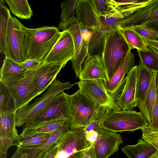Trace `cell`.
<instances>
[{
	"instance_id": "obj_39",
	"label": "cell",
	"mask_w": 158,
	"mask_h": 158,
	"mask_svg": "<svg viewBox=\"0 0 158 158\" xmlns=\"http://www.w3.org/2000/svg\"><path fill=\"white\" fill-rule=\"evenodd\" d=\"M128 29L135 31L145 39H158V32L149 28L141 26Z\"/></svg>"
},
{
	"instance_id": "obj_28",
	"label": "cell",
	"mask_w": 158,
	"mask_h": 158,
	"mask_svg": "<svg viewBox=\"0 0 158 158\" xmlns=\"http://www.w3.org/2000/svg\"><path fill=\"white\" fill-rule=\"evenodd\" d=\"M158 72L154 71L147 89L145 100L139 108L148 124L151 120L156 94V77Z\"/></svg>"
},
{
	"instance_id": "obj_30",
	"label": "cell",
	"mask_w": 158,
	"mask_h": 158,
	"mask_svg": "<svg viewBox=\"0 0 158 158\" xmlns=\"http://www.w3.org/2000/svg\"><path fill=\"white\" fill-rule=\"evenodd\" d=\"M119 29L131 50L136 49L145 52L149 51L146 39L137 32L131 29Z\"/></svg>"
},
{
	"instance_id": "obj_5",
	"label": "cell",
	"mask_w": 158,
	"mask_h": 158,
	"mask_svg": "<svg viewBox=\"0 0 158 158\" xmlns=\"http://www.w3.org/2000/svg\"><path fill=\"white\" fill-rule=\"evenodd\" d=\"M148 123L142 114L134 110H111L103 119L102 128L115 132L134 131L147 127Z\"/></svg>"
},
{
	"instance_id": "obj_12",
	"label": "cell",
	"mask_w": 158,
	"mask_h": 158,
	"mask_svg": "<svg viewBox=\"0 0 158 158\" xmlns=\"http://www.w3.org/2000/svg\"><path fill=\"white\" fill-rule=\"evenodd\" d=\"M158 19V0H150L146 5L128 16L124 17L117 26L119 29L142 26Z\"/></svg>"
},
{
	"instance_id": "obj_2",
	"label": "cell",
	"mask_w": 158,
	"mask_h": 158,
	"mask_svg": "<svg viewBox=\"0 0 158 158\" xmlns=\"http://www.w3.org/2000/svg\"><path fill=\"white\" fill-rule=\"evenodd\" d=\"M130 50L118 28L107 33L102 57L107 81L113 76Z\"/></svg>"
},
{
	"instance_id": "obj_46",
	"label": "cell",
	"mask_w": 158,
	"mask_h": 158,
	"mask_svg": "<svg viewBox=\"0 0 158 158\" xmlns=\"http://www.w3.org/2000/svg\"><path fill=\"white\" fill-rule=\"evenodd\" d=\"M148 47L151 51L158 58V50L150 46Z\"/></svg>"
},
{
	"instance_id": "obj_19",
	"label": "cell",
	"mask_w": 158,
	"mask_h": 158,
	"mask_svg": "<svg viewBox=\"0 0 158 158\" xmlns=\"http://www.w3.org/2000/svg\"><path fill=\"white\" fill-rule=\"evenodd\" d=\"M70 127L69 122H67L63 126L52 132L48 140L43 146L30 150L17 149L11 158H46L48 152L52 146L69 130Z\"/></svg>"
},
{
	"instance_id": "obj_24",
	"label": "cell",
	"mask_w": 158,
	"mask_h": 158,
	"mask_svg": "<svg viewBox=\"0 0 158 158\" xmlns=\"http://www.w3.org/2000/svg\"><path fill=\"white\" fill-rule=\"evenodd\" d=\"M138 75L136 83V100L139 107L144 102L146 94L154 71L148 69L140 59L138 65Z\"/></svg>"
},
{
	"instance_id": "obj_11",
	"label": "cell",
	"mask_w": 158,
	"mask_h": 158,
	"mask_svg": "<svg viewBox=\"0 0 158 158\" xmlns=\"http://www.w3.org/2000/svg\"><path fill=\"white\" fill-rule=\"evenodd\" d=\"M69 95L63 92L56 96L33 121L24 125L55 118L61 115L64 116L70 122L72 114Z\"/></svg>"
},
{
	"instance_id": "obj_38",
	"label": "cell",
	"mask_w": 158,
	"mask_h": 158,
	"mask_svg": "<svg viewBox=\"0 0 158 158\" xmlns=\"http://www.w3.org/2000/svg\"><path fill=\"white\" fill-rule=\"evenodd\" d=\"M142 138L147 141L158 151V131H152L147 127L141 129Z\"/></svg>"
},
{
	"instance_id": "obj_45",
	"label": "cell",
	"mask_w": 158,
	"mask_h": 158,
	"mask_svg": "<svg viewBox=\"0 0 158 158\" xmlns=\"http://www.w3.org/2000/svg\"><path fill=\"white\" fill-rule=\"evenodd\" d=\"M92 147L87 150L84 158H94L93 153Z\"/></svg>"
},
{
	"instance_id": "obj_15",
	"label": "cell",
	"mask_w": 158,
	"mask_h": 158,
	"mask_svg": "<svg viewBox=\"0 0 158 158\" xmlns=\"http://www.w3.org/2000/svg\"><path fill=\"white\" fill-rule=\"evenodd\" d=\"M61 36L45 59L43 64L63 63L65 64L73 56L74 47L73 39L67 31Z\"/></svg>"
},
{
	"instance_id": "obj_1",
	"label": "cell",
	"mask_w": 158,
	"mask_h": 158,
	"mask_svg": "<svg viewBox=\"0 0 158 158\" xmlns=\"http://www.w3.org/2000/svg\"><path fill=\"white\" fill-rule=\"evenodd\" d=\"M22 31L23 44L27 60H34L43 63L62 32L55 27L31 29L23 24Z\"/></svg>"
},
{
	"instance_id": "obj_44",
	"label": "cell",
	"mask_w": 158,
	"mask_h": 158,
	"mask_svg": "<svg viewBox=\"0 0 158 158\" xmlns=\"http://www.w3.org/2000/svg\"><path fill=\"white\" fill-rule=\"evenodd\" d=\"M146 41L148 46L158 50V39H146Z\"/></svg>"
},
{
	"instance_id": "obj_43",
	"label": "cell",
	"mask_w": 158,
	"mask_h": 158,
	"mask_svg": "<svg viewBox=\"0 0 158 158\" xmlns=\"http://www.w3.org/2000/svg\"><path fill=\"white\" fill-rule=\"evenodd\" d=\"M142 26L151 28L158 32V19L147 23Z\"/></svg>"
},
{
	"instance_id": "obj_6",
	"label": "cell",
	"mask_w": 158,
	"mask_h": 158,
	"mask_svg": "<svg viewBox=\"0 0 158 158\" xmlns=\"http://www.w3.org/2000/svg\"><path fill=\"white\" fill-rule=\"evenodd\" d=\"M55 158H83L93 145L86 139L84 128L68 131L56 142Z\"/></svg>"
},
{
	"instance_id": "obj_16",
	"label": "cell",
	"mask_w": 158,
	"mask_h": 158,
	"mask_svg": "<svg viewBox=\"0 0 158 158\" xmlns=\"http://www.w3.org/2000/svg\"><path fill=\"white\" fill-rule=\"evenodd\" d=\"M123 141L120 134L103 129L92 147L94 158H108L118 151Z\"/></svg>"
},
{
	"instance_id": "obj_14",
	"label": "cell",
	"mask_w": 158,
	"mask_h": 158,
	"mask_svg": "<svg viewBox=\"0 0 158 158\" xmlns=\"http://www.w3.org/2000/svg\"><path fill=\"white\" fill-rule=\"evenodd\" d=\"M138 75V65H135L126 76L124 86L116 99L115 105L118 110H132L137 106L136 92Z\"/></svg>"
},
{
	"instance_id": "obj_41",
	"label": "cell",
	"mask_w": 158,
	"mask_h": 158,
	"mask_svg": "<svg viewBox=\"0 0 158 158\" xmlns=\"http://www.w3.org/2000/svg\"><path fill=\"white\" fill-rule=\"evenodd\" d=\"M20 64L27 70H35L43 64V63L33 59H28Z\"/></svg>"
},
{
	"instance_id": "obj_21",
	"label": "cell",
	"mask_w": 158,
	"mask_h": 158,
	"mask_svg": "<svg viewBox=\"0 0 158 158\" xmlns=\"http://www.w3.org/2000/svg\"><path fill=\"white\" fill-rule=\"evenodd\" d=\"M135 61L134 54L130 50L113 76L109 81L104 82L105 88L110 94L120 85L125 76L134 67Z\"/></svg>"
},
{
	"instance_id": "obj_26",
	"label": "cell",
	"mask_w": 158,
	"mask_h": 158,
	"mask_svg": "<svg viewBox=\"0 0 158 158\" xmlns=\"http://www.w3.org/2000/svg\"><path fill=\"white\" fill-rule=\"evenodd\" d=\"M111 110L106 106H99L91 122L85 128L84 130L87 140L94 144L99 135L103 131L102 123L106 115Z\"/></svg>"
},
{
	"instance_id": "obj_4",
	"label": "cell",
	"mask_w": 158,
	"mask_h": 158,
	"mask_svg": "<svg viewBox=\"0 0 158 158\" xmlns=\"http://www.w3.org/2000/svg\"><path fill=\"white\" fill-rule=\"evenodd\" d=\"M75 84H71L69 82L62 83L55 79L41 97L37 99L30 105L15 111L16 126L21 127L24 124H27L31 123L54 97L65 90L71 88Z\"/></svg>"
},
{
	"instance_id": "obj_35",
	"label": "cell",
	"mask_w": 158,
	"mask_h": 158,
	"mask_svg": "<svg viewBox=\"0 0 158 158\" xmlns=\"http://www.w3.org/2000/svg\"><path fill=\"white\" fill-rule=\"evenodd\" d=\"M148 48L149 51L146 52L137 50L139 56L146 68L152 71L158 72V58Z\"/></svg>"
},
{
	"instance_id": "obj_3",
	"label": "cell",
	"mask_w": 158,
	"mask_h": 158,
	"mask_svg": "<svg viewBox=\"0 0 158 158\" xmlns=\"http://www.w3.org/2000/svg\"><path fill=\"white\" fill-rule=\"evenodd\" d=\"M58 28L62 31H67L70 34L74 47V55L70 60L76 76L79 78L82 67L88 55V44L91 32L87 30H80L79 22L76 16L65 22L60 21Z\"/></svg>"
},
{
	"instance_id": "obj_32",
	"label": "cell",
	"mask_w": 158,
	"mask_h": 158,
	"mask_svg": "<svg viewBox=\"0 0 158 158\" xmlns=\"http://www.w3.org/2000/svg\"><path fill=\"white\" fill-rule=\"evenodd\" d=\"M5 1L0 0V52L5 56L6 53V38L9 18L11 16Z\"/></svg>"
},
{
	"instance_id": "obj_31",
	"label": "cell",
	"mask_w": 158,
	"mask_h": 158,
	"mask_svg": "<svg viewBox=\"0 0 158 158\" xmlns=\"http://www.w3.org/2000/svg\"><path fill=\"white\" fill-rule=\"evenodd\" d=\"M115 8L124 17L148 4L150 0H112Z\"/></svg>"
},
{
	"instance_id": "obj_23",
	"label": "cell",
	"mask_w": 158,
	"mask_h": 158,
	"mask_svg": "<svg viewBox=\"0 0 158 158\" xmlns=\"http://www.w3.org/2000/svg\"><path fill=\"white\" fill-rule=\"evenodd\" d=\"M50 133H36L27 135H19L13 145L20 150H30L43 146L48 141Z\"/></svg>"
},
{
	"instance_id": "obj_33",
	"label": "cell",
	"mask_w": 158,
	"mask_h": 158,
	"mask_svg": "<svg viewBox=\"0 0 158 158\" xmlns=\"http://www.w3.org/2000/svg\"><path fill=\"white\" fill-rule=\"evenodd\" d=\"M10 11L18 18L30 19L33 15V12L27 0H5Z\"/></svg>"
},
{
	"instance_id": "obj_13",
	"label": "cell",
	"mask_w": 158,
	"mask_h": 158,
	"mask_svg": "<svg viewBox=\"0 0 158 158\" xmlns=\"http://www.w3.org/2000/svg\"><path fill=\"white\" fill-rule=\"evenodd\" d=\"M0 158H6L8 149L19 135L15 127V112L0 114Z\"/></svg>"
},
{
	"instance_id": "obj_17",
	"label": "cell",
	"mask_w": 158,
	"mask_h": 158,
	"mask_svg": "<svg viewBox=\"0 0 158 158\" xmlns=\"http://www.w3.org/2000/svg\"><path fill=\"white\" fill-rule=\"evenodd\" d=\"M65 65L63 63L43 64L33 70V83L39 95L50 85L60 70Z\"/></svg>"
},
{
	"instance_id": "obj_18",
	"label": "cell",
	"mask_w": 158,
	"mask_h": 158,
	"mask_svg": "<svg viewBox=\"0 0 158 158\" xmlns=\"http://www.w3.org/2000/svg\"><path fill=\"white\" fill-rule=\"evenodd\" d=\"M78 21L89 29H102L101 15L93 0H78L75 10Z\"/></svg>"
},
{
	"instance_id": "obj_27",
	"label": "cell",
	"mask_w": 158,
	"mask_h": 158,
	"mask_svg": "<svg viewBox=\"0 0 158 158\" xmlns=\"http://www.w3.org/2000/svg\"><path fill=\"white\" fill-rule=\"evenodd\" d=\"M121 150L128 158H149L158 150L147 141L139 138L134 145H126Z\"/></svg>"
},
{
	"instance_id": "obj_42",
	"label": "cell",
	"mask_w": 158,
	"mask_h": 158,
	"mask_svg": "<svg viewBox=\"0 0 158 158\" xmlns=\"http://www.w3.org/2000/svg\"><path fill=\"white\" fill-rule=\"evenodd\" d=\"M56 143L53 144L50 148L48 152L46 158H55L58 150Z\"/></svg>"
},
{
	"instance_id": "obj_10",
	"label": "cell",
	"mask_w": 158,
	"mask_h": 158,
	"mask_svg": "<svg viewBox=\"0 0 158 158\" xmlns=\"http://www.w3.org/2000/svg\"><path fill=\"white\" fill-rule=\"evenodd\" d=\"M75 84L98 106L107 107L112 110H117L112 97L105 88L104 81L80 80Z\"/></svg>"
},
{
	"instance_id": "obj_22",
	"label": "cell",
	"mask_w": 158,
	"mask_h": 158,
	"mask_svg": "<svg viewBox=\"0 0 158 158\" xmlns=\"http://www.w3.org/2000/svg\"><path fill=\"white\" fill-rule=\"evenodd\" d=\"M68 121L64 116L61 115L55 118L32 123L24 125L21 134L50 133L63 126Z\"/></svg>"
},
{
	"instance_id": "obj_48",
	"label": "cell",
	"mask_w": 158,
	"mask_h": 158,
	"mask_svg": "<svg viewBox=\"0 0 158 158\" xmlns=\"http://www.w3.org/2000/svg\"></svg>"
},
{
	"instance_id": "obj_8",
	"label": "cell",
	"mask_w": 158,
	"mask_h": 158,
	"mask_svg": "<svg viewBox=\"0 0 158 158\" xmlns=\"http://www.w3.org/2000/svg\"><path fill=\"white\" fill-rule=\"evenodd\" d=\"M22 25L17 19L11 16L8 20L6 38L5 57L20 64L27 60L23 44Z\"/></svg>"
},
{
	"instance_id": "obj_36",
	"label": "cell",
	"mask_w": 158,
	"mask_h": 158,
	"mask_svg": "<svg viewBox=\"0 0 158 158\" xmlns=\"http://www.w3.org/2000/svg\"><path fill=\"white\" fill-rule=\"evenodd\" d=\"M78 0H67L63 2L61 4L62 11L60 18L61 21L65 22L76 14L74 12Z\"/></svg>"
},
{
	"instance_id": "obj_47",
	"label": "cell",
	"mask_w": 158,
	"mask_h": 158,
	"mask_svg": "<svg viewBox=\"0 0 158 158\" xmlns=\"http://www.w3.org/2000/svg\"><path fill=\"white\" fill-rule=\"evenodd\" d=\"M149 158H158V151Z\"/></svg>"
},
{
	"instance_id": "obj_29",
	"label": "cell",
	"mask_w": 158,
	"mask_h": 158,
	"mask_svg": "<svg viewBox=\"0 0 158 158\" xmlns=\"http://www.w3.org/2000/svg\"><path fill=\"white\" fill-rule=\"evenodd\" d=\"M92 34L88 44V56H102L107 33L102 29H91Z\"/></svg>"
},
{
	"instance_id": "obj_9",
	"label": "cell",
	"mask_w": 158,
	"mask_h": 158,
	"mask_svg": "<svg viewBox=\"0 0 158 158\" xmlns=\"http://www.w3.org/2000/svg\"><path fill=\"white\" fill-rule=\"evenodd\" d=\"M33 70H27L25 77L19 80L3 82L14 100L16 111L28 106L29 102L39 95L32 81Z\"/></svg>"
},
{
	"instance_id": "obj_40",
	"label": "cell",
	"mask_w": 158,
	"mask_h": 158,
	"mask_svg": "<svg viewBox=\"0 0 158 158\" xmlns=\"http://www.w3.org/2000/svg\"><path fill=\"white\" fill-rule=\"evenodd\" d=\"M95 7L101 16L107 13L112 5L111 0H93Z\"/></svg>"
},
{
	"instance_id": "obj_37",
	"label": "cell",
	"mask_w": 158,
	"mask_h": 158,
	"mask_svg": "<svg viewBox=\"0 0 158 158\" xmlns=\"http://www.w3.org/2000/svg\"><path fill=\"white\" fill-rule=\"evenodd\" d=\"M154 131H158V72L156 77V94L152 118L150 123L147 127Z\"/></svg>"
},
{
	"instance_id": "obj_34",
	"label": "cell",
	"mask_w": 158,
	"mask_h": 158,
	"mask_svg": "<svg viewBox=\"0 0 158 158\" xmlns=\"http://www.w3.org/2000/svg\"><path fill=\"white\" fill-rule=\"evenodd\" d=\"M14 98L6 86L0 81V114L15 112Z\"/></svg>"
},
{
	"instance_id": "obj_25",
	"label": "cell",
	"mask_w": 158,
	"mask_h": 158,
	"mask_svg": "<svg viewBox=\"0 0 158 158\" xmlns=\"http://www.w3.org/2000/svg\"><path fill=\"white\" fill-rule=\"evenodd\" d=\"M27 70L20 64L5 57L0 69V81L7 82L19 80L25 77Z\"/></svg>"
},
{
	"instance_id": "obj_20",
	"label": "cell",
	"mask_w": 158,
	"mask_h": 158,
	"mask_svg": "<svg viewBox=\"0 0 158 158\" xmlns=\"http://www.w3.org/2000/svg\"><path fill=\"white\" fill-rule=\"evenodd\" d=\"M80 80L107 81L106 72L102 56H88L83 64L79 77Z\"/></svg>"
},
{
	"instance_id": "obj_7",
	"label": "cell",
	"mask_w": 158,
	"mask_h": 158,
	"mask_svg": "<svg viewBox=\"0 0 158 158\" xmlns=\"http://www.w3.org/2000/svg\"><path fill=\"white\" fill-rule=\"evenodd\" d=\"M69 97L72 114L69 122L71 130L85 128L93 119L99 106L79 89Z\"/></svg>"
}]
</instances>
